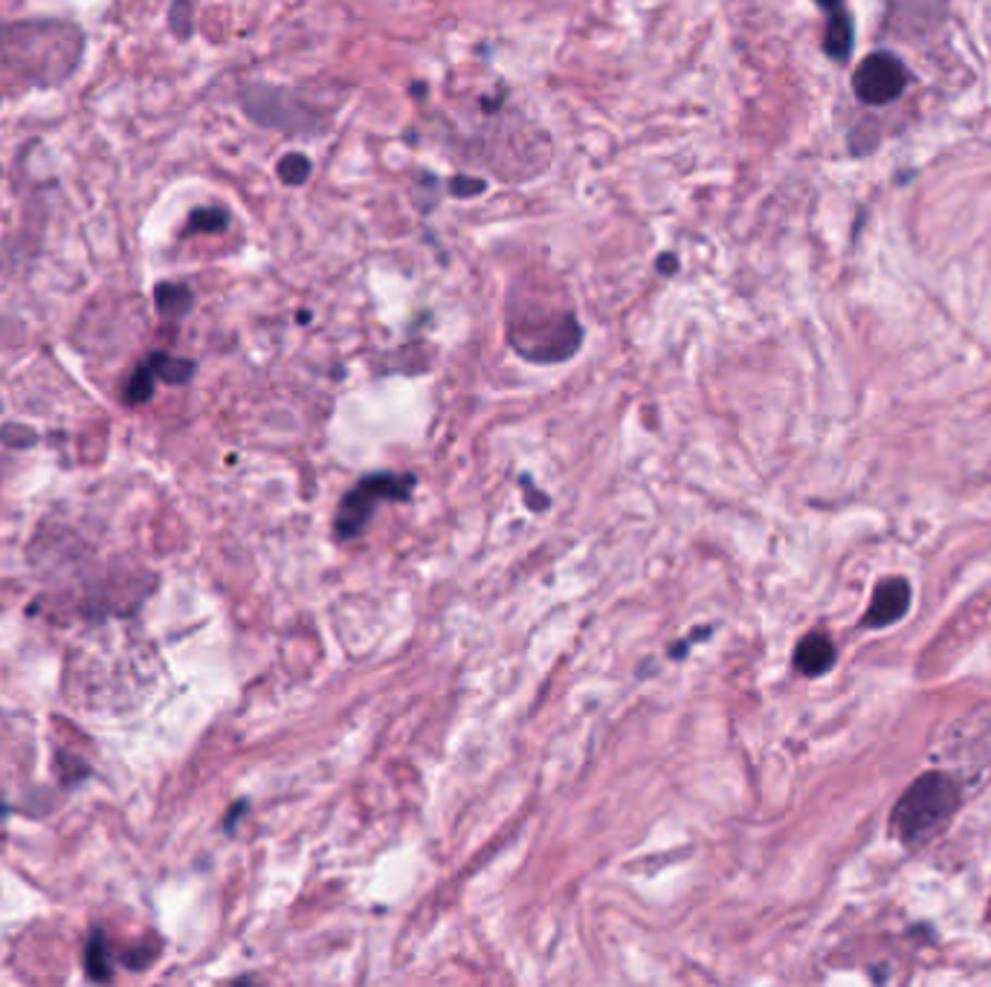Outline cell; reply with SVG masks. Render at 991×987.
Segmentation results:
<instances>
[{
	"label": "cell",
	"instance_id": "cell-1",
	"mask_svg": "<svg viewBox=\"0 0 991 987\" xmlns=\"http://www.w3.org/2000/svg\"><path fill=\"white\" fill-rule=\"evenodd\" d=\"M85 38L76 24L24 21L0 26V61L33 85H61L76 70Z\"/></svg>",
	"mask_w": 991,
	"mask_h": 987
},
{
	"label": "cell",
	"instance_id": "cell-2",
	"mask_svg": "<svg viewBox=\"0 0 991 987\" xmlns=\"http://www.w3.org/2000/svg\"><path fill=\"white\" fill-rule=\"evenodd\" d=\"M963 793L945 774H922L907 788L890 814L893 835L905 846H922L940 835L959 811Z\"/></svg>",
	"mask_w": 991,
	"mask_h": 987
},
{
	"label": "cell",
	"instance_id": "cell-3",
	"mask_svg": "<svg viewBox=\"0 0 991 987\" xmlns=\"http://www.w3.org/2000/svg\"><path fill=\"white\" fill-rule=\"evenodd\" d=\"M241 108L261 128L291 134V137L322 134L328 128V122L310 104H305L299 96L287 94L282 87L247 85L241 90Z\"/></svg>",
	"mask_w": 991,
	"mask_h": 987
},
{
	"label": "cell",
	"instance_id": "cell-4",
	"mask_svg": "<svg viewBox=\"0 0 991 987\" xmlns=\"http://www.w3.org/2000/svg\"><path fill=\"white\" fill-rule=\"evenodd\" d=\"M511 342L522 357L530 362H563L580 348L583 331L572 313L554 319H519L511 322Z\"/></svg>",
	"mask_w": 991,
	"mask_h": 987
},
{
	"label": "cell",
	"instance_id": "cell-5",
	"mask_svg": "<svg viewBox=\"0 0 991 987\" xmlns=\"http://www.w3.org/2000/svg\"><path fill=\"white\" fill-rule=\"evenodd\" d=\"M415 490V478L412 476H394V472H377V476L363 478L345 498H342L337 519H333V530L340 539H354L359 536L366 525L375 516L377 504L380 502H403L409 498V493Z\"/></svg>",
	"mask_w": 991,
	"mask_h": 987
},
{
	"label": "cell",
	"instance_id": "cell-6",
	"mask_svg": "<svg viewBox=\"0 0 991 987\" xmlns=\"http://www.w3.org/2000/svg\"><path fill=\"white\" fill-rule=\"evenodd\" d=\"M910 73L905 61L893 52H870L867 59L855 67L853 90L864 104H890L905 94Z\"/></svg>",
	"mask_w": 991,
	"mask_h": 987
},
{
	"label": "cell",
	"instance_id": "cell-7",
	"mask_svg": "<svg viewBox=\"0 0 991 987\" xmlns=\"http://www.w3.org/2000/svg\"><path fill=\"white\" fill-rule=\"evenodd\" d=\"M910 608V582L902 577H888L876 585V594L870 600V608L864 614V626L867 629H884L902 620Z\"/></svg>",
	"mask_w": 991,
	"mask_h": 987
},
{
	"label": "cell",
	"instance_id": "cell-8",
	"mask_svg": "<svg viewBox=\"0 0 991 987\" xmlns=\"http://www.w3.org/2000/svg\"><path fill=\"white\" fill-rule=\"evenodd\" d=\"M821 12L827 15V35H823V50L829 59L835 61H849L855 44V29H853V15L846 0H815Z\"/></svg>",
	"mask_w": 991,
	"mask_h": 987
},
{
	"label": "cell",
	"instance_id": "cell-9",
	"mask_svg": "<svg viewBox=\"0 0 991 987\" xmlns=\"http://www.w3.org/2000/svg\"><path fill=\"white\" fill-rule=\"evenodd\" d=\"M835 664V646H832V640L827 634H806L800 640V646L795 649V666L797 673L806 675V678H818V675L829 673Z\"/></svg>",
	"mask_w": 991,
	"mask_h": 987
},
{
	"label": "cell",
	"instance_id": "cell-10",
	"mask_svg": "<svg viewBox=\"0 0 991 987\" xmlns=\"http://www.w3.org/2000/svg\"><path fill=\"white\" fill-rule=\"evenodd\" d=\"M155 305L157 313L163 316V319L180 322V319L192 310V305H195V296H192V289H188L186 284L160 282L155 287Z\"/></svg>",
	"mask_w": 991,
	"mask_h": 987
},
{
	"label": "cell",
	"instance_id": "cell-11",
	"mask_svg": "<svg viewBox=\"0 0 991 987\" xmlns=\"http://www.w3.org/2000/svg\"><path fill=\"white\" fill-rule=\"evenodd\" d=\"M85 971L94 982H111L113 979V959L111 947L105 941L102 929H94L87 938L85 947Z\"/></svg>",
	"mask_w": 991,
	"mask_h": 987
},
{
	"label": "cell",
	"instance_id": "cell-12",
	"mask_svg": "<svg viewBox=\"0 0 991 987\" xmlns=\"http://www.w3.org/2000/svg\"><path fill=\"white\" fill-rule=\"evenodd\" d=\"M148 368L155 371L157 380H163L169 385H186L195 377V362L183 357H169V354H151L148 357Z\"/></svg>",
	"mask_w": 991,
	"mask_h": 987
},
{
	"label": "cell",
	"instance_id": "cell-13",
	"mask_svg": "<svg viewBox=\"0 0 991 987\" xmlns=\"http://www.w3.org/2000/svg\"><path fill=\"white\" fill-rule=\"evenodd\" d=\"M276 171H279V180L287 183V186H305L310 177V171H314V165H310V160L305 157V153L291 151V153H284L282 160H279V169Z\"/></svg>",
	"mask_w": 991,
	"mask_h": 987
},
{
	"label": "cell",
	"instance_id": "cell-14",
	"mask_svg": "<svg viewBox=\"0 0 991 987\" xmlns=\"http://www.w3.org/2000/svg\"><path fill=\"white\" fill-rule=\"evenodd\" d=\"M155 388H157V374L151 371V368H148V362H146V366H139L137 371L131 374L125 397H129L131 406H143V403H148L151 397H155Z\"/></svg>",
	"mask_w": 991,
	"mask_h": 987
},
{
	"label": "cell",
	"instance_id": "cell-15",
	"mask_svg": "<svg viewBox=\"0 0 991 987\" xmlns=\"http://www.w3.org/2000/svg\"><path fill=\"white\" fill-rule=\"evenodd\" d=\"M227 226H230V214L212 206V209H195V212L188 214L186 232H206V235H215V232H223Z\"/></svg>",
	"mask_w": 991,
	"mask_h": 987
},
{
	"label": "cell",
	"instance_id": "cell-16",
	"mask_svg": "<svg viewBox=\"0 0 991 987\" xmlns=\"http://www.w3.org/2000/svg\"><path fill=\"white\" fill-rule=\"evenodd\" d=\"M192 12H195L192 0H174V7L169 12V24L178 38H192Z\"/></svg>",
	"mask_w": 991,
	"mask_h": 987
},
{
	"label": "cell",
	"instance_id": "cell-17",
	"mask_svg": "<svg viewBox=\"0 0 991 987\" xmlns=\"http://www.w3.org/2000/svg\"><path fill=\"white\" fill-rule=\"evenodd\" d=\"M485 188H488L485 180H473V177H464V174H455V177L450 180L446 192H450L453 197H476V195H481Z\"/></svg>",
	"mask_w": 991,
	"mask_h": 987
},
{
	"label": "cell",
	"instance_id": "cell-18",
	"mask_svg": "<svg viewBox=\"0 0 991 987\" xmlns=\"http://www.w3.org/2000/svg\"><path fill=\"white\" fill-rule=\"evenodd\" d=\"M155 955L157 947H137V950H125V953H122V962H125V967H131V971H137V967H148Z\"/></svg>",
	"mask_w": 991,
	"mask_h": 987
},
{
	"label": "cell",
	"instance_id": "cell-19",
	"mask_svg": "<svg viewBox=\"0 0 991 987\" xmlns=\"http://www.w3.org/2000/svg\"><path fill=\"white\" fill-rule=\"evenodd\" d=\"M656 267H659V270H661V273H664V275H673L675 270H678V258L670 256V252H664V256H661L659 261H656Z\"/></svg>",
	"mask_w": 991,
	"mask_h": 987
}]
</instances>
